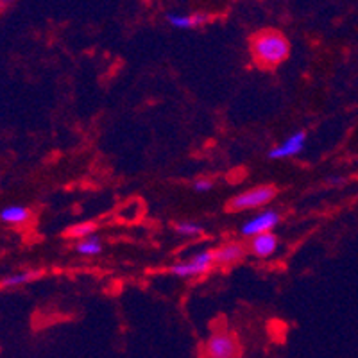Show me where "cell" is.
I'll return each instance as SVG.
<instances>
[{
	"label": "cell",
	"instance_id": "4fadbf2b",
	"mask_svg": "<svg viewBox=\"0 0 358 358\" xmlns=\"http://www.w3.org/2000/svg\"><path fill=\"white\" fill-rule=\"evenodd\" d=\"M174 229L179 236H185V238H197L204 231L203 224L196 222V220H181V222H176Z\"/></svg>",
	"mask_w": 358,
	"mask_h": 358
},
{
	"label": "cell",
	"instance_id": "8992f818",
	"mask_svg": "<svg viewBox=\"0 0 358 358\" xmlns=\"http://www.w3.org/2000/svg\"><path fill=\"white\" fill-rule=\"evenodd\" d=\"M306 145V133L305 131H294L287 136L283 142L276 143V145L268 151V158L271 159H290V158H296L303 152Z\"/></svg>",
	"mask_w": 358,
	"mask_h": 358
},
{
	"label": "cell",
	"instance_id": "5bb4252c",
	"mask_svg": "<svg viewBox=\"0 0 358 358\" xmlns=\"http://www.w3.org/2000/svg\"><path fill=\"white\" fill-rule=\"evenodd\" d=\"M97 222H83V224H76L72 229L69 231V235L72 238H76V242L81 241V238H86V236L97 235Z\"/></svg>",
	"mask_w": 358,
	"mask_h": 358
},
{
	"label": "cell",
	"instance_id": "8fae6325",
	"mask_svg": "<svg viewBox=\"0 0 358 358\" xmlns=\"http://www.w3.org/2000/svg\"><path fill=\"white\" fill-rule=\"evenodd\" d=\"M38 278H40V271L24 268V271H17V273H11L8 274V276L2 278V280H0V287H2V289H18V287L33 283Z\"/></svg>",
	"mask_w": 358,
	"mask_h": 358
},
{
	"label": "cell",
	"instance_id": "5b68a950",
	"mask_svg": "<svg viewBox=\"0 0 358 358\" xmlns=\"http://www.w3.org/2000/svg\"><path fill=\"white\" fill-rule=\"evenodd\" d=\"M281 222V213L274 208H265L262 212L249 217L241 226V235L244 238H252V236L264 235V233H273Z\"/></svg>",
	"mask_w": 358,
	"mask_h": 358
},
{
	"label": "cell",
	"instance_id": "52a82bcc",
	"mask_svg": "<svg viewBox=\"0 0 358 358\" xmlns=\"http://www.w3.org/2000/svg\"><path fill=\"white\" fill-rule=\"evenodd\" d=\"M213 255H215V265H219V267H231V265L238 264L248 255V245L238 241L224 242L219 248L213 249Z\"/></svg>",
	"mask_w": 358,
	"mask_h": 358
},
{
	"label": "cell",
	"instance_id": "3957f363",
	"mask_svg": "<svg viewBox=\"0 0 358 358\" xmlns=\"http://www.w3.org/2000/svg\"><path fill=\"white\" fill-rule=\"evenodd\" d=\"M278 190L273 185H258L251 187L248 190L241 192L238 196L229 201V210L231 212H252V210H260L267 208L276 197Z\"/></svg>",
	"mask_w": 358,
	"mask_h": 358
},
{
	"label": "cell",
	"instance_id": "ba28073f",
	"mask_svg": "<svg viewBox=\"0 0 358 358\" xmlns=\"http://www.w3.org/2000/svg\"><path fill=\"white\" fill-rule=\"evenodd\" d=\"M278 248H280V238H278L276 233H264V235L249 238L248 252H251L252 257L260 258V260H267V258L276 255Z\"/></svg>",
	"mask_w": 358,
	"mask_h": 358
},
{
	"label": "cell",
	"instance_id": "30bf717a",
	"mask_svg": "<svg viewBox=\"0 0 358 358\" xmlns=\"http://www.w3.org/2000/svg\"><path fill=\"white\" fill-rule=\"evenodd\" d=\"M31 220V210L24 204H8L0 210V222L6 226H24Z\"/></svg>",
	"mask_w": 358,
	"mask_h": 358
},
{
	"label": "cell",
	"instance_id": "9c48e42d",
	"mask_svg": "<svg viewBox=\"0 0 358 358\" xmlns=\"http://www.w3.org/2000/svg\"><path fill=\"white\" fill-rule=\"evenodd\" d=\"M167 22L171 27L181 29V31H190V29L203 27L210 22V15L203 11L197 13H169Z\"/></svg>",
	"mask_w": 358,
	"mask_h": 358
},
{
	"label": "cell",
	"instance_id": "6da1fadb",
	"mask_svg": "<svg viewBox=\"0 0 358 358\" xmlns=\"http://www.w3.org/2000/svg\"><path fill=\"white\" fill-rule=\"evenodd\" d=\"M252 62L262 69H276L290 56V41L280 31L264 29L251 38L249 43Z\"/></svg>",
	"mask_w": 358,
	"mask_h": 358
},
{
	"label": "cell",
	"instance_id": "7c38bea8",
	"mask_svg": "<svg viewBox=\"0 0 358 358\" xmlns=\"http://www.w3.org/2000/svg\"><path fill=\"white\" fill-rule=\"evenodd\" d=\"M73 249H76V252H78L79 257L95 258L99 257V255H102V251H104V244H102L101 236L92 235L76 242V248Z\"/></svg>",
	"mask_w": 358,
	"mask_h": 358
},
{
	"label": "cell",
	"instance_id": "277c9868",
	"mask_svg": "<svg viewBox=\"0 0 358 358\" xmlns=\"http://www.w3.org/2000/svg\"><path fill=\"white\" fill-rule=\"evenodd\" d=\"M215 267V255L213 251H199L192 257L179 260L169 267V273L181 280H194V278H201L208 274Z\"/></svg>",
	"mask_w": 358,
	"mask_h": 358
},
{
	"label": "cell",
	"instance_id": "2e32d148",
	"mask_svg": "<svg viewBox=\"0 0 358 358\" xmlns=\"http://www.w3.org/2000/svg\"><path fill=\"white\" fill-rule=\"evenodd\" d=\"M11 2H13V0H0V13L4 11V9H8Z\"/></svg>",
	"mask_w": 358,
	"mask_h": 358
},
{
	"label": "cell",
	"instance_id": "7a4b0ae2",
	"mask_svg": "<svg viewBox=\"0 0 358 358\" xmlns=\"http://www.w3.org/2000/svg\"><path fill=\"white\" fill-rule=\"evenodd\" d=\"M201 358H241L242 344L235 334L228 330H215L204 338L199 351Z\"/></svg>",
	"mask_w": 358,
	"mask_h": 358
},
{
	"label": "cell",
	"instance_id": "9a60e30c",
	"mask_svg": "<svg viewBox=\"0 0 358 358\" xmlns=\"http://www.w3.org/2000/svg\"><path fill=\"white\" fill-rule=\"evenodd\" d=\"M192 187H194V190H196L197 194H206V192H210L215 187V183H213V179L210 178H197Z\"/></svg>",
	"mask_w": 358,
	"mask_h": 358
}]
</instances>
